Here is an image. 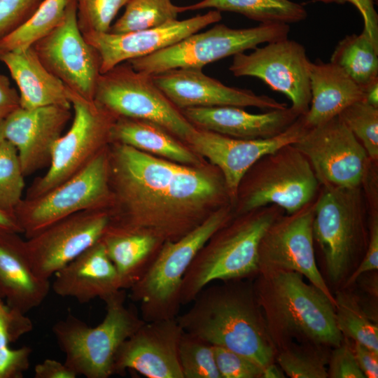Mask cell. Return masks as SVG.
Segmentation results:
<instances>
[{"mask_svg":"<svg viewBox=\"0 0 378 378\" xmlns=\"http://www.w3.org/2000/svg\"><path fill=\"white\" fill-rule=\"evenodd\" d=\"M110 224L175 241L209 215L206 206L230 202L223 176L111 143Z\"/></svg>","mask_w":378,"mask_h":378,"instance_id":"cell-1","label":"cell"},{"mask_svg":"<svg viewBox=\"0 0 378 378\" xmlns=\"http://www.w3.org/2000/svg\"><path fill=\"white\" fill-rule=\"evenodd\" d=\"M191 303L176 316L183 331L240 354L263 368L274 362L277 349L253 284L236 279L209 284Z\"/></svg>","mask_w":378,"mask_h":378,"instance_id":"cell-2","label":"cell"},{"mask_svg":"<svg viewBox=\"0 0 378 378\" xmlns=\"http://www.w3.org/2000/svg\"><path fill=\"white\" fill-rule=\"evenodd\" d=\"M253 284L270 336L278 350L294 340L324 347L340 346L335 302L295 271L258 272Z\"/></svg>","mask_w":378,"mask_h":378,"instance_id":"cell-3","label":"cell"},{"mask_svg":"<svg viewBox=\"0 0 378 378\" xmlns=\"http://www.w3.org/2000/svg\"><path fill=\"white\" fill-rule=\"evenodd\" d=\"M284 213L276 205H267L237 215L216 231L198 252L183 279L181 305L191 303L215 281L243 279L256 274L260 240Z\"/></svg>","mask_w":378,"mask_h":378,"instance_id":"cell-4","label":"cell"},{"mask_svg":"<svg viewBox=\"0 0 378 378\" xmlns=\"http://www.w3.org/2000/svg\"><path fill=\"white\" fill-rule=\"evenodd\" d=\"M232 213L229 205H223L181 238L163 243L148 269L129 288L130 298L139 303L144 321L173 318L179 314L186 272L212 235L232 219Z\"/></svg>","mask_w":378,"mask_h":378,"instance_id":"cell-5","label":"cell"},{"mask_svg":"<svg viewBox=\"0 0 378 378\" xmlns=\"http://www.w3.org/2000/svg\"><path fill=\"white\" fill-rule=\"evenodd\" d=\"M106 315L94 327L69 314L52 332L65 355L66 365L77 375L108 378L114 374L116 354L122 344L145 321L125 304V290L104 300Z\"/></svg>","mask_w":378,"mask_h":378,"instance_id":"cell-6","label":"cell"},{"mask_svg":"<svg viewBox=\"0 0 378 378\" xmlns=\"http://www.w3.org/2000/svg\"><path fill=\"white\" fill-rule=\"evenodd\" d=\"M363 187L321 186L314 200L312 232L329 279L337 284L365 251L369 237Z\"/></svg>","mask_w":378,"mask_h":378,"instance_id":"cell-7","label":"cell"},{"mask_svg":"<svg viewBox=\"0 0 378 378\" xmlns=\"http://www.w3.org/2000/svg\"><path fill=\"white\" fill-rule=\"evenodd\" d=\"M320 188L307 158L293 144L285 145L246 172L234 202L235 214L274 204L290 214L314 201Z\"/></svg>","mask_w":378,"mask_h":378,"instance_id":"cell-8","label":"cell"},{"mask_svg":"<svg viewBox=\"0 0 378 378\" xmlns=\"http://www.w3.org/2000/svg\"><path fill=\"white\" fill-rule=\"evenodd\" d=\"M66 89L73 113L70 128L55 143L46 172L33 182L24 198L39 196L78 174L112 143L118 117L94 99Z\"/></svg>","mask_w":378,"mask_h":378,"instance_id":"cell-9","label":"cell"},{"mask_svg":"<svg viewBox=\"0 0 378 378\" xmlns=\"http://www.w3.org/2000/svg\"><path fill=\"white\" fill-rule=\"evenodd\" d=\"M289 31V24L284 23H260L244 29L218 24L150 55L127 62L135 70L151 75L177 68L202 69L211 62L254 49L260 44L286 38Z\"/></svg>","mask_w":378,"mask_h":378,"instance_id":"cell-10","label":"cell"},{"mask_svg":"<svg viewBox=\"0 0 378 378\" xmlns=\"http://www.w3.org/2000/svg\"><path fill=\"white\" fill-rule=\"evenodd\" d=\"M108 147L78 174L39 196L23 198L14 214L26 239L78 212L110 210Z\"/></svg>","mask_w":378,"mask_h":378,"instance_id":"cell-11","label":"cell"},{"mask_svg":"<svg viewBox=\"0 0 378 378\" xmlns=\"http://www.w3.org/2000/svg\"><path fill=\"white\" fill-rule=\"evenodd\" d=\"M94 99L118 117L155 123L186 141L195 127L154 83L152 75L122 62L101 74Z\"/></svg>","mask_w":378,"mask_h":378,"instance_id":"cell-12","label":"cell"},{"mask_svg":"<svg viewBox=\"0 0 378 378\" xmlns=\"http://www.w3.org/2000/svg\"><path fill=\"white\" fill-rule=\"evenodd\" d=\"M293 144L307 158L321 186L361 187L377 163L338 115L307 128Z\"/></svg>","mask_w":378,"mask_h":378,"instance_id":"cell-13","label":"cell"},{"mask_svg":"<svg viewBox=\"0 0 378 378\" xmlns=\"http://www.w3.org/2000/svg\"><path fill=\"white\" fill-rule=\"evenodd\" d=\"M311 63L304 47L286 38L256 47L250 54L234 55L229 70L234 76L258 78L285 94L300 116L306 114L311 102Z\"/></svg>","mask_w":378,"mask_h":378,"instance_id":"cell-14","label":"cell"},{"mask_svg":"<svg viewBox=\"0 0 378 378\" xmlns=\"http://www.w3.org/2000/svg\"><path fill=\"white\" fill-rule=\"evenodd\" d=\"M32 47L42 64L66 88L94 99L101 58L80 30L76 0H69L59 24Z\"/></svg>","mask_w":378,"mask_h":378,"instance_id":"cell-15","label":"cell"},{"mask_svg":"<svg viewBox=\"0 0 378 378\" xmlns=\"http://www.w3.org/2000/svg\"><path fill=\"white\" fill-rule=\"evenodd\" d=\"M111 221L108 209L86 210L55 222L24 240L35 274L50 278L102 239Z\"/></svg>","mask_w":378,"mask_h":378,"instance_id":"cell-16","label":"cell"},{"mask_svg":"<svg viewBox=\"0 0 378 378\" xmlns=\"http://www.w3.org/2000/svg\"><path fill=\"white\" fill-rule=\"evenodd\" d=\"M314 200L293 214H282L269 226L259 244L258 272H297L335 301L316 265L312 232Z\"/></svg>","mask_w":378,"mask_h":378,"instance_id":"cell-17","label":"cell"},{"mask_svg":"<svg viewBox=\"0 0 378 378\" xmlns=\"http://www.w3.org/2000/svg\"><path fill=\"white\" fill-rule=\"evenodd\" d=\"M307 130L302 115L281 134L267 139H243L196 127L187 142L221 172L230 202L235 200L241 180L260 158L296 142Z\"/></svg>","mask_w":378,"mask_h":378,"instance_id":"cell-18","label":"cell"},{"mask_svg":"<svg viewBox=\"0 0 378 378\" xmlns=\"http://www.w3.org/2000/svg\"><path fill=\"white\" fill-rule=\"evenodd\" d=\"M220 12L210 10L183 20H172L158 27L125 33L90 32L83 34L98 52L101 74L129 60L146 57L174 45L219 22Z\"/></svg>","mask_w":378,"mask_h":378,"instance_id":"cell-19","label":"cell"},{"mask_svg":"<svg viewBox=\"0 0 378 378\" xmlns=\"http://www.w3.org/2000/svg\"><path fill=\"white\" fill-rule=\"evenodd\" d=\"M183 332L176 317L145 321L118 349L114 374L131 370L148 378H183L178 356Z\"/></svg>","mask_w":378,"mask_h":378,"instance_id":"cell-20","label":"cell"},{"mask_svg":"<svg viewBox=\"0 0 378 378\" xmlns=\"http://www.w3.org/2000/svg\"><path fill=\"white\" fill-rule=\"evenodd\" d=\"M156 85L180 110L191 107L253 106L270 111L285 103L253 91L229 87L204 74L202 69H172L152 75Z\"/></svg>","mask_w":378,"mask_h":378,"instance_id":"cell-21","label":"cell"},{"mask_svg":"<svg viewBox=\"0 0 378 378\" xmlns=\"http://www.w3.org/2000/svg\"><path fill=\"white\" fill-rule=\"evenodd\" d=\"M73 115L71 107L18 108L4 119L3 136L17 149L24 176L48 166L52 147Z\"/></svg>","mask_w":378,"mask_h":378,"instance_id":"cell-22","label":"cell"},{"mask_svg":"<svg viewBox=\"0 0 378 378\" xmlns=\"http://www.w3.org/2000/svg\"><path fill=\"white\" fill-rule=\"evenodd\" d=\"M181 111L197 128L243 139L275 136L288 128L300 116L288 106L258 114L233 106L191 107Z\"/></svg>","mask_w":378,"mask_h":378,"instance_id":"cell-23","label":"cell"},{"mask_svg":"<svg viewBox=\"0 0 378 378\" xmlns=\"http://www.w3.org/2000/svg\"><path fill=\"white\" fill-rule=\"evenodd\" d=\"M51 285L61 297L80 303L100 298L104 300L123 290L116 269L100 241L87 249L54 274Z\"/></svg>","mask_w":378,"mask_h":378,"instance_id":"cell-24","label":"cell"},{"mask_svg":"<svg viewBox=\"0 0 378 378\" xmlns=\"http://www.w3.org/2000/svg\"><path fill=\"white\" fill-rule=\"evenodd\" d=\"M19 234L0 235V296L9 307L26 314L44 301L51 284L32 270Z\"/></svg>","mask_w":378,"mask_h":378,"instance_id":"cell-25","label":"cell"},{"mask_svg":"<svg viewBox=\"0 0 378 378\" xmlns=\"http://www.w3.org/2000/svg\"><path fill=\"white\" fill-rule=\"evenodd\" d=\"M0 61L18 87L21 108L71 107L66 87L42 64L33 47L0 52Z\"/></svg>","mask_w":378,"mask_h":378,"instance_id":"cell-26","label":"cell"},{"mask_svg":"<svg viewBox=\"0 0 378 378\" xmlns=\"http://www.w3.org/2000/svg\"><path fill=\"white\" fill-rule=\"evenodd\" d=\"M310 92L309 107L302 115L307 128L339 115L346 107L365 98L363 90L331 62L311 63Z\"/></svg>","mask_w":378,"mask_h":378,"instance_id":"cell-27","label":"cell"},{"mask_svg":"<svg viewBox=\"0 0 378 378\" xmlns=\"http://www.w3.org/2000/svg\"><path fill=\"white\" fill-rule=\"evenodd\" d=\"M100 240L116 269L123 290L129 289L141 277L164 243L151 234L111 224Z\"/></svg>","mask_w":378,"mask_h":378,"instance_id":"cell-28","label":"cell"},{"mask_svg":"<svg viewBox=\"0 0 378 378\" xmlns=\"http://www.w3.org/2000/svg\"><path fill=\"white\" fill-rule=\"evenodd\" d=\"M112 143L162 156L182 164H196V155L160 126L143 120L118 117L111 132Z\"/></svg>","mask_w":378,"mask_h":378,"instance_id":"cell-29","label":"cell"},{"mask_svg":"<svg viewBox=\"0 0 378 378\" xmlns=\"http://www.w3.org/2000/svg\"><path fill=\"white\" fill-rule=\"evenodd\" d=\"M229 11L260 23L290 24L304 20L307 12L304 6L290 0H202L182 6V11L204 8Z\"/></svg>","mask_w":378,"mask_h":378,"instance_id":"cell-30","label":"cell"},{"mask_svg":"<svg viewBox=\"0 0 378 378\" xmlns=\"http://www.w3.org/2000/svg\"><path fill=\"white\" fill-rule=\"evenodd\" d=\"M330 62L341 68L363 90L378 80V46L363 29L347 35L336 46Z\"/></svg>","mask_w":378,"mask_h":378,"instance_id":"cell-31","label":"cell"},{"mask_svg":"<svg viewBox=\"0 0 378 378\" xmlns=\"http://www.w3.org/2000/svg\"><path fill=\"white\" fill-rule=\"evenodd\" d=\"M69 0H43L32 15L0 40V52L32 47L64 18Z\"/></svg>","mask_w":378,"mask_h":378,"instance_id":"cell-32","label":"cell"},{"mask_svg":"<svg viewBox=\"0 0 378 378\" xmlns=\"http://www.w3.org/2000/svg\"><path fill=\"white\" fill-rule=\"evenodd\" d=\"M334 298L336 325L343 337L378 352V326L370 319L356 298L341 290Z\"/></svg>","mask_w":378,"mask_h":378,"instance_id":"cell-33","label":"cell"},{"mask_svg":"<svg viewBox=\"0 0 378 378\" xmlns=\"http://www.w3.org/2000/svg\"><path fill=\"white\" fill-rule=\"evenodd\" d=\"M182 6L172 0H129L122 15L111 25L109 32L119 34L146 29L177 20Z\"/></svg>","mask_w":378,"mask_h":378,"instance_id":"cell-34","label":"cell"},{"mask_svg":"<svg viewBox=\"0 0 378 378\" xmlns=\"http://www.w3.org/2000/svg\"><path fill=\"white\" fill-rule=\"evenodd\" d=\"M321 346L293 342L279 350L276 361L285 374L290 378H327V356Z\"/></svg>","mask_w":378,"mask_h":378,"instance_id":"cell-35","label":"cell"},{"mask_svg":"<svg viewBox=\"0 0 378 378\" xmlns=\"http://www.w3.org/2000/svg\"><path fill=\"white\" fill-rule=\"evenodd\" d=\"M24 177L17 149L3 140L0 143V210L14 214L24 198Z\"/></svg>","mask_w":378,"mask_h":378,"instance_id":"cell-36","label":"cell"},{"mask_svg":"<svg viewBox=\"0 0 378 378\" xmlns=\"http://www.w3.org/2000/svg\"><path fill=\"white\" fill-rule=\"evenodd\" d=\"M178 356L183 378H220L213 346L204 340L183 331Z\"/></svg>","mask_w":378,"mask_h":378,"instance_id":"cell-37","label":"cell"},{"mask_svg":"<svg viewBox=\"0 0 378 378\" xmlns=\"http://www.w3.org/2000/svg\"><path fill=\"white\" fill-rule=\"evenodd\" d=\"M362 144L372 162L378 160V107L356 102L338 115Z\"/></svg>","mask_w":378,"mask_h":378,"instance_id":"cell-38","label":"cell"},{"mask_svg":"<svg viewBox=\"0 0 378 378\" xmlns=\"http://www.w3.org/2000/svg\"><path fill=\"white\" fill-rule=\"evenodd\" d=\"M129 0H76L78 24L82 34L108 32L120 9Z\"/></svg>","mask_w":378,"mask_h":378,"instance_id":"cell-39","label":"cell"},{"mask_svg":"<svg viewBox=\"0 0 378 378\" xmlns=\"http://www.w3.org/2000/svg\"><path fill=\"white\" fill-rule=\"evenodd\" d=\"M213 349L220 378H261L263 368L250 358L219 346Z\"/></svg>","mask_w":378,"mask_h":378,"instance_id":"cell-40","label":"cell"},{"mask_svg":"<svg viewBox=\"0 0 378 378\" xmlns=\"http://www.w3.org/2000/svg\"><path fill=\"white\" fill-rule=\"evenodd\" d=\"M43 0H0V40L27 20Z\"/></svg>","mask_w":378,"mask_h":378,"instance_id":"cell-41","label":"cell"},{"mask_svg":"<svg viewBox=\"0 0 378 378\" xmlns=\"http://www.w3.org/2000/svg\"><path fill=\"white\" fill-rule=\"evenodd\" d=\"M370 215L369 220L368 242L365 255L356 270L349 276L346 286L354 283L361 275L378 269V212L377 202L369 203Z\"/></svg>","mask_w":378,"mask_h":378,"instance_id":"cell-42","label":"cell"},{"mask_svg":"<svg viewBox=\"0 0 378 378\" xmlns=\"http://www.w3.org/2000/svg\"><path fill=\"white\" fill-rule=\"evenodd\" d=\"M328 363V377L330 378H365L353 349L347 344L342 342L334 347Z\"/></svg>","mask_w":378,"mask_h":378,"instance_id":"cell-43","label":"cell"},{"mask_svg":"<svg viewBox=\"0 0 378 378\" xmlns=\"http://www.w3.org/2000/svg\"><path fill=\"white\" fill-rule=\"evenodd\" d=\"M33 324L25 314L6 307L0 312V349L9 346L32 330Z\"/></svg>","mask_w":378,"mask_h":378,"instance_id":"cell-44","label":"cell"},{"mask_svg":"<svg viewBox=\"0 0 378 378\" xmlns=\"http://www.w3.org/2000/svg\"><path fill=\"white\" fill-rule=\"evenodd\" d=\"M31 349L22 346L11 349L9 346L0 349V378H20L30 365Z\"/></svg>","mask_w":378,"mask_h":378,"instance_id":"cell-45","label":"cell"},{"mask_svg":"<svg viewBox=\"0 0 378 378\" xmlns=\"http://www.w3.org/2000/svg\"><path fill=\"white\" fill-rule=\"evenodd\" d=\"M312 2L337 4L349 3L354 5L362 15L363 29L378 46V14L375 9L374 0H313Z\"/></svg>","mask_w":378,"mask_h":378,"instance_id":"cell-46","label":"cell"},{"mask_svg":"<svg viewBox=\"0 0 378 378\" xmlns=\"http://www.w3.org/2000/svg\"><path fill=\"white\" fill-rule=\"evenodd\" d=\"M21 108L19 93L5 75L0 73V118L5 119Z\"/></svg>","mask_w":378,"mask_h":378,"instance_id":"cell-47","label":"cell"},{"mask_svg":"<svg viewBox=\"0 0 378 378\" xmlns=\"http://www.w3.org/2000/svg\"><path fill=\"white\" fill-rule=\"evenodd\" d=\"M352 349L359 368L365 378H377L378 352L354 342Z\"/></svg>","mask_w":378,"mask_h":378,"instance_id":"cell-48","label":"cell"},{"mask_svg":"<svg viewBox=\"0 0 378 378\" xmlns=\"http://www.w3.org/2000/svg\"><path fill=\"white\" fill-rule=\"evenodd\" d=\"M78 375L65 363L47 358L34 367L35 378H76Z\"/></svg>","mask_w":378,"mask_h":378,"instance_id":"cell-49","label":"cell"},{"mask_svg":"<svg viewBox=\"0 0 378 378\" xmlns=\"http://www.w3.org/2000/svg\"><path fill=\"white\" fill-rule=\"evenodd\" d=\"M22 234L14 214L0 210V235L6 234Z\"/></svg>","mask_w":378,"mask_h":378,"instance_id":"cell-50","label":"cell"},{"mask_svg":"<svg viewBox=\"0 0 378 378\" xmlns=\"http://www.w3.org/2000/svg\"><path fill=\"white\" fill-rule=\"evenodd\" d=\"M363 91L365 94L364 101L378 107V80L365 87Z\"/></svg>","mask_w":378,"mask_h":378,"instance_id":"cell-51","label":"cell"},{"mask_svg":"<svg viewBox=\"0 0 378 378\" xmlns=\"http://www.w3.org/2000/svg\"><path fill=\"white\" fill-rule=\"evenodd\" d=\"M285 373L279 365L271 363L266 365L262 370L261 378H284Z\"/></svg>","mask_w":378,"mask_h":378,"instance_id":"cell-52","label":"cell"},{"mask_svg":"<svg viewBox=\"0 0 378 378\" xmlns=\"http://www.w3.org/2000/svg\"><path fill=\"white\" fill-rule=\"evenodd\" d=\"M3 124H4V119L0 118V143L4 140V136H3Z\"/></svg>","mask_w":378,"mask_h":378,"instance_id":"cell-53","label":"cell"},{"mask_svg":"<svg viewBox=\"0 0 378 378\" xmlns=\"http://www.w3.org/2000/svg\"><path fill=\"white\" fill-rule=\"evenodd\" d=\"M2 298H1L0 296V312L1 310H3L6 307V304H4L3 302H2Z\"/></svg>","mask_w":378,"mask_h":378,"instance_id":"cell-54","label":"cell"},{"mask_svg":"<svg viewBox=\"0 0 378 378\" xmlns=\"http://www.w3.org/2000/svg\"><path fill=\"white\" fill-rule=\"evenodd\" d=\"M377 1L378 0H374V2L376 3V4H377Z\"/></svg>","mask_w":378,"mask_h":378,"instance_id":"cell-55","label":"cell"}]
</instances>
